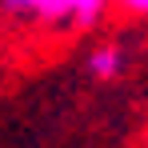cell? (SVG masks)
<instances>
[{
	"instance_id": "cell-3",
	"label": "cell",
	"mask_w": 148,
	"mask_h": 148,
	"mask_svg": "<svg viewBox=\"0 0 148 148\" xmlns=\"http://www.w3.org/2000/svg\"><path fill=\"white\" fill-rule=\"evenodd\" d=\"M116 8H124V12H132V16H148V0H112Z\"/></svg>"
},
{
	"instance_id": "cell-4",
	"label": "cell",
	"mask_w": 148,
	"mask_h": 148,
	"mask_svg": "<svg viewBox=\"0 0 148 148\" xmlns=\"http://www.w3.org/2000/svg\"><path fill=\"white\" fill-rule=\"evenodd\" d=\"M0 4H8V8H16V12H32V16H36V8H40L44 0H0Z\"/></svg>"
},
{
	"instance_id": "cell-2",
	"label": "cell",
	"mask_w": 148,
	"mask_h": 148,
	"mask_svg": "<svg viewBox=\"0 0 148 148\" xmlns=\"http://www.w3.org/2000/svg\"><path fill=\"white\" fill-rule=\"evenodd\" d=\"M88 68H92V76H96V80H116V76L124 72V52L116 48V44H104V48L92 52Z\"/></svg>"
},
{
	"instance_id": "cell-1",
	"label": "cell",
	"mask_w": 148,
	"mask_h": 148,
	"mask_svg": "<svg viewBox=\"0 0 148 148\" xmlns=\"http://www.w3.org/2000/svg\"><path fill=\"white\" fill-rule=\"evenodd\" d=\"M108 4L112 0H44L36 8V16L48 20V24H60V28H92Z\"/></svg>"
}]
</instances>
